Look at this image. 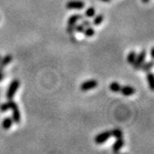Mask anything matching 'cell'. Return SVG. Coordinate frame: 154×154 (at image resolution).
Wrapping results in <instances>:
<instances>
[{"label":"cell","mask_w":154,"mask_h":154,"mask_svg":"<svg viewBox=\"0 0 154 154\" xmlns=\"http://www.w3.org/2000/svg\"><path fill=\"white\" fill-rule=\"evenodd\" d=\"M12 61V56L11 54L5 55L4 57L0 58V71H4V69H5V67L11 63Z\"/></svg>","instance_id":"52a82bcc"},{"label":"cell","mask_w":154,"mask_h":154,"mask_svg":"<svg viewBox=\"0 0 154 154\" xmlns=\"http://www.w3.org/2000/svg\"><path fill=\"white\" fill-rule=\"evenodd\" d=\"M0 58H1V56H0Z\"/></svg>","instance_id":"83f0119b"},{"label":"cell","mask_w":154,"mask_h":154,"mask_svg":"<svg viewBox=\"0 0 154 154\" xmlns=\"http://www.w3.org/2000/svg\"><path fill=\"white\" fill-rule=\"evenodd\" d=\"M83 18V15L81 14H75V15H72L70 17H69L68 19V25H75L77 22L81 21Z\"/></svg>","instance_id":"30bf717a"},{"label":"cell","mask_w":154,"mask_h":154,"mask_svg":"<svg viewBox=\"0 0 154 154\" xmlns=\"http://www.w3.org/2000/svg\"><path fill=\"white\" fill-rule=\"evenodd\" d=\"M146 57V50H142V51L136 56L135 60H134V63L132 64V66L134 67V69H140L141 65L143 64V63L145 62Z\"/></svg>","instance_id":"7a4b0ae2"},{"label":"cell","mask_w":154,"mask_h":154,"mask_svg":"<svg viewBox=\"0 0 154 154\" xmlns=\"http://www.w3.org/2000/svg\"><path fill=\"white\" fill-rule=\"evenodd\" d=\"M95 13L96 12H95V9L94 7H89L85 11V17L88 18H93L95 16Z\"/></svg>","instance_id":"d6986e66"},{"label":"cell","mask_w":154,"mask_h":154,"mask_svg":"<svg viewBox=\"0 0 154 154\" xmlns=\"http://www.w3.org/2000/svg\"><path fill=\"white\" fill-rule=\"evenodd\" d=\"M83 33H84V35H85L86 37H88V38L93 37L94 34H95V29H94L93 27L89 26V27L85 28Z\"/></svg>","instance_id":"5bb4252c"},{"label":"cell","mask_w":154,"mask_h":154,"mask_svg":"<svg viewBox=\"0 0 154 154\" xmlns=\"http://www.w3.org/2000/svg\"><path fill=\"white\" fill-rule=\"evenodd\" d=\"M122 86L116 82H113L110 84V90L113 93H119L121 90Z\"/></svg>","instance_id":"9a60e30c"},{"label":"cell","mask_w":154,"mask_h":154,"mask_svg":"<svg viewBox=\"0 0 154 154\" xmlns=\"http://www.w3.org/2000/svg\"><path fill=\"white\" fill-rule=\"evenodd\" d=\"M94 21H93V23H94V26H99L103 21H104V17H103V15H98V16H94Z\"/></svg>","instance_id":"ffe728a7"},{"label":"cell","mask_w":154,"mask_h":154,"mask_svg":"<svg viewBox=\"0 0 154 154\" xmlns=\"http://www.w3.org/2000/svg\"><path fill=\"white\" fill-rule=\"evenodd\" d=\"M16 105H17V104L12 99H8V101L5 102V103H3L0 105V111L1 112H5L8 110L10 109H12L14 108Z\"/></svg>","instance_id":"8992f818"},{"label":"cell","mask_w":154,"mask_h":154,"mask_svg":"<svg viewBox=\"0 0 154 154\" xmlns=\"http://www.w3.org/2000/svg\"><path fill=\"white\" fill-rule=\"evenodd\" d=\"M150 53H151V57H152V59H153L154 58V48L153 47L151 49V52H150Z\"/></svg>","instance_id":"d4e9b609"},{"label":"cell","mask_w":154,"mask_h":154,"mask_svg":"<svg viewBox=\"0 0 154 154\" xmlns=\"http://www.w3.org/2000/svg\"><path fill=\"white\" fill-rule=\"evenodd\" d=\"M101 1H103V2H106V3H107V2H110V0H101Z\"/></svg>","instance_id":"4316f807"},{"label":"cell","mask_w":154,"mask_h":154,"mask_svg":"<svg viewBox=\"0 0 154 154\" xmlns=\"http://www.w3.org/2000/svg\"><path fill=\"white\" fill-rule=\"evenodd\" d=\"M110 136H113L116 139H119V138H122V131L119 128H114L111 131H110Z\"/></svg>","instance_id":"2e32d148"},{"label":"cell","mask_w":154,"mask_h":154,"mask_svg":"<svg viewBox=\"0 0 154 154\" xmlns=\"http://www.w3.org/2000/svg\"><path fill=\"white\" fill-rule=\"evenodd\" d=\"M19 87H20V81L18 79H15L10 83L8 90H7V93H6L7 99H12L14 98V96H15L17 91L18 90Z\"/></svg>","instance_id":"6da1fadb"},{"label":"cell","mask_w":154,"mask_h":154,"mask_svg":"<svg viewBox=\"0 0 154 154\" xmlns=\"http://www.w3.org/2000/svg\"><path fill=\"white\" fill-rule=\"evenodd\" d=\"M81 21H82V23H81V24H82L85 28L91 26V22H90L89 20H88V19H84V18H82Z\"/></svg>","instance_id":"7402d4cb"},{"label":"cell","mask_w":154,"mask_h":154,"mask_svg":"<svg viewBox=\"0 0 154 154\" xmlns=\"http://www.w3.org/2000/svg\"><path fill=\"white\" fill-rule=\"evenodd\" d=\"M142 1H143L144 3H146H146H148L150 0H142Z\"/></svg>","instance_id":"484cf974"},{"label":"cell","mask_w":154,"mask_h":154,"mask_svg":"<svg viewBox=\"0 0 154 154\" xmlns=\"http://www.w3.org/2000/svg\"><path fill=\"white\" fill-rule=\"evenodd\" d=\"M110 137V131H105V132H102L101 134H99L95 139H94V140H95V143L96 144H103L106 142L108 140H109V138Z\"/></svg>","instance_id":"5b68a950"},{"label":"cell","mask_w":154,"mask_h":154,"mask_svg":"<svg viewBox=\"0 0 154 154\" xmlns=\"http://www.w3.org/2000/svg\"><path fill=\"white\" fill-rule=\"evenodd\" d=\"M84 7V2L80 0H71L66 4V8L69 10H82Z\"/></svg>","instance_id":"3957f363"},{"label":"cell","mask_w":154,"mask_h":154,"mask_svg":"<svg viewBox=\"0 0 154 154\" xmlns=\"http://www.w3.org/2000/svg\"><path fill=\"white\" fill-rule=\"evenodd\" d=\"M12 124H13V120H12V118L11 117H5L3 122H2V128H4V129H10L12 126Z\"/></svg>","instance_id":"7c38bea8"},{"label":"cell","mask_w":154,"mask_h":154,"mask_svg":"<svg viewBox=\"0 0 154 154\" xmlns=\"http://www.w3.org/2000/svg\"><path fill=\"white\" fill-rule=\"evenodd\" d=\"M84 29H85V27L83 26L82 24H75V33H83Z\"/></svg>","instance_id":"44dd1931"},{"label":"cell","mask_w":154,"mask_h":154,"mask_svg":"<svg viewBox=\"0 0 154 154\" xmlns=\"http://www.w3.org/2000/svg\"><path fill=\"white\" fill-rule=\"evenodd\" d=\"M11 110H13V114H12V120H13V122H15V123H20V122H21V113H20L19 108H18V105H16Z\"/></svg>","instance_id":"ba28073f"},{"label":"cell","mask_w":154,"mask_h":154,"mask_svg":"<svg viewBox=\"0 0 154 154\" xmlns=\"http://www.w3.org/2000/svg\"><path fill=\"white\" fill-rule=\"evenodd\" d=\"M123 146H124V140H123V139L122 138L116 139L115 143L113 144V146H112V151L114 152H118L123 147Z\"/></svg>","instance_id":"9c48e42d"},{"label":"cell","mask_w":154,"mask_h":154,"mask_svg":"<svg viewBox=\"0 0 154 154\" xmlns=\"http://www.w3.org/2000/svg\"><path fill=\"white\" fill-rule=\"evenodd\" d=\"M136 52L134 51H131L129 53H128V55L127 57V61H128V63H130V64H133L134 63V62L135 60V57H136Z\"/></svg>","instance_id":"ac0fdd59"},{"label":"cell","mask_w":154,"mask_h":154,"mask_svg":"<svg viewBox=\"0 0 154 154\" xmlns=\"http://www.w3.org/2000/svg\"><path fill=\"white\" fill-rule=\"evenodd\" d=\"M146 80H147V82L149 84V88L151 89V91H153V74L149 72L146 75Z\"/></svg>","instance_id":"e0dca14e"},{"label":"cell","mask_w":154,"mask_h":154,"mask_svg":"<svg viewBox=\"0 0 154 154\" xmlns=\"http://www.w3.org/2000/svg\"><path fill=\"white\" fill-rule=\"evenodd\" d=\"M67 32L69 33H73L75 32V25H68V28H67Z\"/></svg>","instance_id":"603a6c76"},{"label":"cell","mask_w":154,"mask_h":154,"mask_svg":"<svg viewBox=\"0 0 154 154\" xmlns=\"http://www.w3.org/2000/svg\"><path fill=\"white\" fill-rule=\"evenodd\" d=\"M5 75L4 71H0V82H2L5 79Z\"/></svg>","instance_id":"cb8c5ba5"},{"label":"cell","mask_w":154,"mask_h":154,"mask_svg":"<svg viewBox=\"0 0 154 154\" xmlns=\"http://www.w3.org/2000/svg\"><path fill=\"white\" fill-rule=\"evenodd\" d=\"M152 67H153V62H152V60H151L149 61V62H146V63L144 62L143 64L140 67V69H141L143 71L149 72L152 69Z\"/></svg>","instance_id":"4fadbf2b"},{"label":"cell","mask_w":154,"mask_h":154,"mask_svg":"<svg viewBox=\"0 0 154 154\" xmlns=\"http://www.w3.org/2000/svg\"><path fill=\"white\" fill-rule=\"evenodd\" d=\"M98 87V82L96 80H89V81H86L81 85V90L83 92H86L88 90L94 89Z\"/></svg>","instance_id":"277c9868"},{"label":"cell","mask_w":154,"mask_h":154,"mask_svg":"<svg viewBox=\"0 0 154 154\" xmlns=\"http://www.w3.org/2000/svg\"><path fill=\"white\" fill-rule=\"evenodd\" d=\"M120 93L124 96H131L135 93V89L130 86H124L121 88Z\"/></svg>","instance_id":"8fae6325"}]
</instances>
